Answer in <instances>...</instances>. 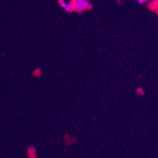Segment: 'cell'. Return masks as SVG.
I'll return each instance as SVG.
<instances>
[{"mask_svg": "<svg viewBox=\"0 0 158 158\" xmlns=\"http://www.w3.org/2000/svg\"><path fill=\"white\" fill-rule=\"evenodd\" d=\"M151 6H153V10H155L158 13V0H152Z\"/></svg>", "mask_w": 158, "mask_h": 158, "instance_id": "obj_3", "label": "cell"}, {"mask_svg": "<svg viewBox=\"0 0 158 158\" xmlns=\"http://www.w3.org/2000/svg\"><path fill=\"white\" fill-rule=\"evenodd\" d=\"M73 10L76 12H83L91 8V3L89 0H72Z\"/></svg>", "mask_w": 158, "mask_h": 158, "instance_id": "obj_1", "label": "cell"}, {"mask_svg": "<svg viewBox=\"0 0 158 158\" xmlns=\"http://www.w3.org/2000/svg\"><path fill=\"white\" fill-rule=\"evenodd\" d=\"M59 6L67 12H72L73 10V5H72V0H59Z\"/></svg>", "mask_w": 158, "mask_h": 158, "instance_id": "obj_2", "label": "cell"}, {"mask_svg": "<svg viewBox=\"0 0 158 158\" xmlns=\"http://www.w3.org/2000/svg\"><path fill=\"white\" fill-rule=\"evenodd\" d=\"M137 94H143V89L142 88H138L137 89Z\"/></svg>", "mask_w": 158, "mask_h": 158, "instance_id": "obj_5", "label": "cell"}, {"mask_svg": "<svg viewBox=\"0 0 158 158\" xmlns=\"http://www.w3.org/2000/svg\"><path fill=\"white\" fill-rule=\"evenodd\" d=\"M149 1H150V0H137V2H138V3L139 4H144V3H146V2H148Z\"/></svg>", "mask_w": 158, "mask_h": 158, "instance_id": "obj_4", "label": "cell"}]
</instances>
